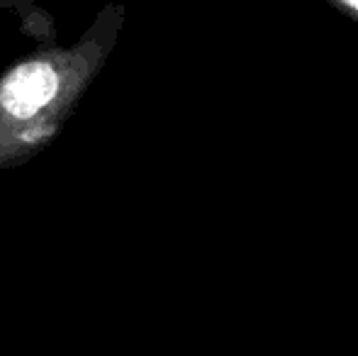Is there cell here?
<instances>
[{
  "label": "cell",
  "mask_w": 358,
  "mask_h": 356,
  "mask_svg": "<svg viewBox=\"0 0 358 356\" xmlns=\"http://www.w3.org/2000/svg\"><path fill=\"white\" fill-rule=\"evenodd\" d=\"M122 20V8H108L73 47L24 57L0 76V169L29 162L57 139L113 52Z\"/></svg>",
  "instance_id": "6da1fadb"
},
{
  "label": "cell",
  "mask_w": 358,
  "mask_h": 356,
  "mask_svg": "<svg viewBox=\"0 0 358 356\" xmlns=\"http://www.w3.org/2000/svg\"><path fill=\"white\" fill-rule=\"evenodd\" d=\"M329 8H334L336 13L346 15L351 22L358 24V0H324Z\"/></svg>",
  "instance_id": "7a4b0ae2"
}]
</instances>
